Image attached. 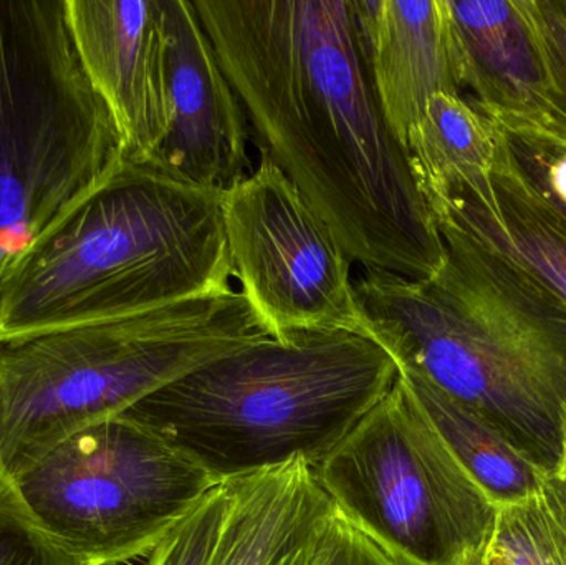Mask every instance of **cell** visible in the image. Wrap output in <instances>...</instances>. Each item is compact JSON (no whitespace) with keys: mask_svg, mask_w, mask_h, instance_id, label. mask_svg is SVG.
Listing matches in <instances>:
<instances>
[{"mask_svg":"<svg viewBox=\"0 0 566 565\" xmlns=\"http://www.w3.org/2000/svg\"><path fill=\"white\" fill-rule=\"evenodd\" d=\"M422 195L485 175L494 165L497 133L491 119L464 95L438 93L405 143Z\"/></svg>","mask_w":566,"mask_h":565,"instance_id":"e0dca14e","label":"cell"},{"mask_svg":"<svg viewBox=\"0 0 566 565\" xmlns=\"http://www.w3.org/2000/svg\"><path fill=\"white\" fill-rule=\"evenodd\" d=\"M491 553L507 565H566V477H548L537 493L499 508Z\"/></svg>","mask_w":566,"mask_h":565,"instance_id":"d6986e66","label":"cell"},{"mask_svg":"<svg viewBox=\"0 0 566 565\" xmlns=\"http://www.w3.org/2000/svg\"><path fill=\"white\" fill-rule=\"evenodd\" d=\"M272 337L234 287L118 321L0 342V473L196 368Z\"/></svg>","mask_w":566,"mask_h":565,"instance_id":"5b68a950","label":"cell"},{"mask_svg":"<svg viewBox=\"0 0 566 565\" xmlns=\"http://www.w3.org/2000/svg\"><path fill=\"white\" fill-rule=\"evenodd\" d=\"M221 205L232 275L272 337L365 334L352 259L268 155L261 153L258 168L221 192Z\"/></svg>","mask_w":566,"mask_h":565,"instance_id":"9c48e42d","label":"cell"},{"mask_svg":"<svg viewBox=\"0 0 566 565\" xmlns=\"http://www.w3.org/2000/svg\"><path fill=\"white\" fill-rule=\"evenodd\" d=\"M221 192L153 158L116 165L0 278V342L231 289Z\"/></svg>","mask_w":566,"mask_h":565,"instance_id":"3957f363","label":"cell"},{"mask_svg":"<svg viewBox=\"0 0 566 565\" xmlns=\"http://www.w3.org/2000/svg\"><path fill=\"white\" fill-rule=\"evenodd\" d=\"M554 92L566 96V0H527Z\"/></svg>","mask_w":566,"mask_h":565,"instance_id":"7402d4cb","label":"cell"},{"mask_svg":"<svg viewBox=\"0 0 566 565\" xmlns=\"http://www.w3.org/2000/svg\"><path fill=\"white\" fill-rule=\"evenodd\" d=\"M482 113L522 175L566 218V96L554 92L524 112Z\"/></svg>","mask_w":566,"mask_h":565,"instance_id":"ac0fdd59","label":"cell"},{"mask_svg":"<svg viewBox=\"0 0 566 565\" xmlns=\"http://www.w3.org/2000/svg\"><path fill=\"white\" fill-rule=\"evenodd\" d=\"M422 196L434 221L511 259L566 302V218L522 175L499 133L485 175Z\"/></svg>","mask_w":566,"mask_h":565,"instance_id":"7c38bea8","label":"cell"},{"mask_svg":"<svg viewBox=\"0 0 566 565\" xmlns=\"http://www.w3.org/2000/svg\"><path fill=\"white\" fill-rule=\"evenodd\" d=\"M0 565H85L36 523L13 481L2 473Z\"/></svg>","mask_w":566,"mask_h":565,"instance_id":"ffe728a7","label":"cell"},{"mask_svg":"<svg viewBox=\"0 0 566 565\" xmlns=\"http://www.w3.org/2000/svg\"><path fill=\"white\" fill-rule=\"evenodd\" d=\"M228 516L211 565H313L336 511L312 464L226 481Z\"/></svg>","mask_w":566,"mask_h":565,"instance_id":"5bb4252c","label":"cell"},{"mask_svg":"<svg viewBox=\"0 0 566 565\" xmlns=\"http://www.w3.org/2000/svg\"><path fill=\"white\" fill-rule=\"evenodd\" d=\"M12 481L36 523L85 565L149 556L221 484L125 414L76 431Z\"/></svg>","mask_w":566,"mask_h":565,"instance_id":"ba28073f","label":"cell"},{"mask_svg":"<svg viewBox=\"0 0 566 565\" xmlns=\"http://www.w3.org/2000/svg\"><path fill=\"white\" fill-rule=\"evenodd\" d=\"M122 156L66 0H0V278Z\"/></svg>","mask_w":566,"mask_h":565,"instance_id":"8992f818","label":"cell"},{"mask_svg":"<svg viewBox=\"0 0 566 565\" xmlns=\"http://www.w3.org/2000/svg\"><path fill=\"white\" fill-rule=\"evenodd\" d=\"M399 377L495 506L521 503L541 490L547 474L484 418L419 375L399 370Z\"/></svg>","mask_w":566,"mask_h":565,"instance_id":"2e32d148","label":"cell"},{"mask_svg":"<svg viewBox=\"0 0 566 565\" xmlns=\"http://www.w3.org/2000/svg\"><path fill=\"white\" fill-rule=\"evenodd\" d=\"M168 132L153 159L188 181L224 192L251 175V125L195 3L161 0Z\"/></svg>","mask_w":566,"mask_h":565,"instance_id":"30bf717a","label":"cell"},{"mask_svg":"<svg viewBox=\"0 0 566 565\" xmlns=\"http://www.w3.org/2000/svg\"><path fill=\"white\" fill-rule=\"evenodd\" d=\"M462 90L482 112L517 113L554 93L527 0H444Z\"/></svg>","mask_w":566,"mask_h":565,"instance_id":"9a60e30c","label":"cell"},{"mask_svg":"<svg viewBox=\"0 0 566 565\" xmlns=\"http://www.w3.org/2000/svg\"><path fill=\"white\" fill-rule=\"evenodd\" d=\"M313 565H395L336 513Z\"/></svg>","mask_w":566,"mask_h":565,"instance_id":"603a6c76","label":"cell"},{"mask_svg":"<svg viewBox=\"0 0 566 565\" xmlns=\"http://www.w3.org/2000/svg\"><path fill=\"white\" fill-rule=\"evenodd\" d=\"M259 151L352 262L434 278L442 239L379 105L358 0H195Z\"/></svg>","mask_w":566,"mask_h":565,"instance_id":"6da1fadb","label":"cell"},{"mask_svg":"<svg viewBox=\"0 0 566 565\" xmlns=\"http://www.w3.org/2000/svg\"><path fill=\"white\" fill-rule=\"evenodd\" d=\"M231 494L218 484L148 556L146 565H211L224 530Z\"/></svg>","mask_w":566,"mask_h":565,"instance_id":"44dd1931","label":"cell"},{"mask_svg":"<svg viewBox=\"0 0 566 565\" xmlns=\"http://www.w3.org/2000/svg\"><path fill=\"white\" fill-rule=\"evenodd\" d=\"M398 377L368 335L293 332L229 352L125 415L226 483L296 460L318 467Z\"/></svg>","mask_w":566,"mask_h":565,"instance_id":"277c9868","label":"cell"},{"mask_svg":"<svg viewBox=\"0 0 566 565\" xmlns=\"http://www.w3.org/2000/svg\"><path fill=\"white\" fill-rule=\"evenodd\" d=\"M566 477V420H565V433H564V467H562V473Z\"/></svg>","mask_w":566,"mask_h":565,"instance_id":"d4e9b609","label":"cell"},{"mask_svg":"<svg viewBox=\"0 0 566 565\" xmlns=\"http://www.w3.org/2000/svg\"><path fill=\"white\" fill-rule=\"evenodd\" d=\"M333 508L395 565H485L499 508L401 377L315 468Z\"/></svg>","mask_w":566,"mask_h":565,"instance_id":"52a82bcc","label":"cell"},{"mask_svg":"<svg viewBox=\"0 0 566 565\" xmlns=\"http://www.w3.org/2000/svg\"><path fill=\"white\" fill-rule=\"evenodd\" d=\"M444 262L411 281L365 269L355 295L365 334L491 423L547 477L562 473L566 302L531 272L434 221Z\"/></svg>","mask_w":566,"mask_h":565,"instance_id":"7a4b0ae2","label":"cell"},{"mask_svg":"<svg viewBox=\"0 0 566 565\" xmlns=\"http://www.w3.org/2000/svg\"><path fill=\"white\" fill-rule=\"evenodd\" d=\"M80 60L115 118L123 155L153 158L171 122L161 0H66Z\"/></svg>","mask_w":566,"mask_h":565,"instance_id":"8fae6325","label":"cell"},{"mask_svg":"<svg viewBox=\"0 0 566 565\" xmlns=\"http://www.w3.org/2000/svg\"><path fill=\"white\" fill-rule=\"evenodd\" d=\"M485 565H507L505 564L504 559H501V557L495 556L494 553H491V556H489L488 563Z\"/></svg>","mask_w":566,"mask_h":565,"instance_id":"cb8c5ba5","label":"cell"},{"mask_svg":"<svg viewBox=\"0 0 566 565\" xmlns=\"http://www.w3.org/2000/svg\"><path fill=\"white\" fill-rule=\"evenodd\" d=\"M358 10L379 105L405 146L429 98L462 95L444 0H358Z\"/></svg>","mask_w":566,"mask_h":565,"instance_id":"4fadbf2b","label":"cell"}]
</instances>
